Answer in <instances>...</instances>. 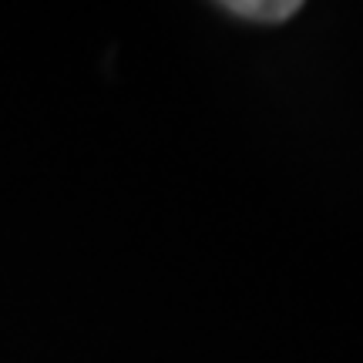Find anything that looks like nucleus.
I'll return each instance as SVG.
<instances>
[{
    "label": "nucleus",
    "instance_id": "obj_1",
    "mask_svg": "<svg viewBox=\"0 0 363 363\" xmlns=\"http://www.w3.org/2000/svg\"><path fill=\"white\" fill-rule=\"evenodd\" d=\"M233 17L242 21H259V24H279L299 11V0H229L222 4Z\"/></svg>",
    "mask_w": 363,
    "mask_h": 363
}]
</instances>
